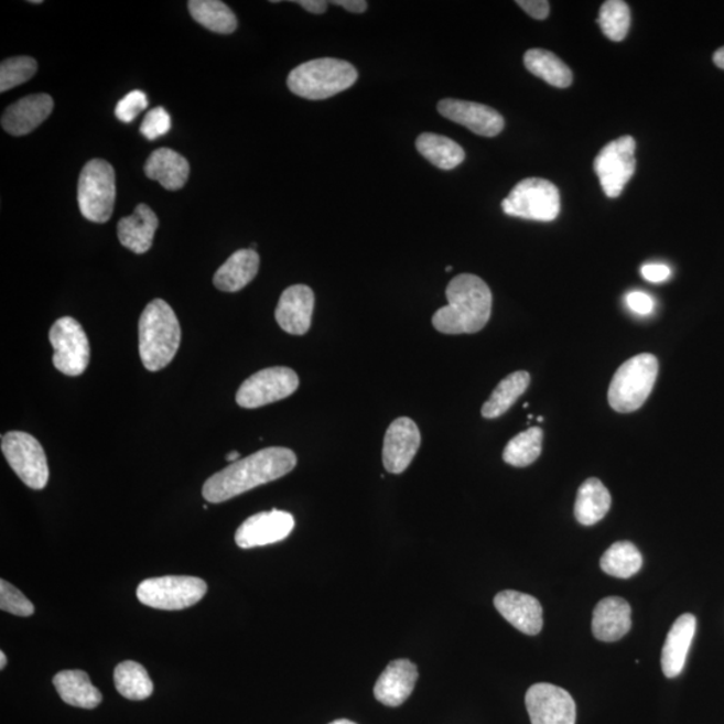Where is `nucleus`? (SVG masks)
<instances>
[{
	"instance_id": "7c9ffc66",
	"label": "nucleus",
	"mask_w": 724,
	"mask_h": 724,
	"mask_svg": "<svg viewBox=\"0 0 724 724\" xmlns=\"http://www.w3.org/2000/svg\"><path fill=\"white\" fill-rule=\"evenodd\" d=\"M188 10L197 23L214 33L231 34L238 28L237 17L220 0H191Z\"/></svg>"
},
{
	"instance_id": "7ed1b4c3",
	"label": "nucleus",
	"mask_w": 724,
	"mask_h": 724,
	"mask_svg": "<svg viewBox=\"0 0 724 724\" xmlns=\"http://www.w3.org/2000/svg\"><path fill=\"white\" fill-rule=\"evenodd\" d=\"M181 324L163 300L148 303L139 321V350L142 365L158 372L170 365L181 346Z\"/></svg>"
},
{
	"instance_id": "aec40b11",
	"label": "nucleus",
	"mask_w": 724,
	"mask_h": 724,
	"mask_svg": "<svg viewBox=\"0 0 724 724\" xmlns=\"http://www.w3.org/2000/svg\"><path fill=\"white\" fill-rule=\"evenodd\" d=\"M53 108V98L45 93L21 98L4 110L2 127L12 136L29 134L52 115Z\"/></svg>"
},
{
	"instance_id": "e433bc0d",
	"label": "nucleus",
	"mask_w": 724,
	"mask_h": 724,
	"mask_svg": "<svg viewBox=\"0 0 724 724\" xmlns=\"http://www.w3.org/2000/svg\"><path fill=\"white\" fill-rule=\"evenodd\" d=\"M0 609L21 617L34 614V605L30 599L6 580L0 581Z\"/></svg>"
},
{
	"instance_id": "a18cd8bd",
	"label": "nucleus",
	"mask_w": 724,
	"mask_h": 724,
	"mask_svg": "<svg viewBox=\"0 0 724 724\" xmlns=\"http://www.w3.org/2000/svg\"><path fill=\"white\" fill-rule=\"evenodd\" d=\"M713 60H714V64L724 71V46L717 48V51L714 53Z\"/></svg>"
},
{
	"instance_id": "58836bf2",
	"label": "nucleus",
	"mask_w": 724,
	"mask_h": 724,
	"mask_svg": "<svg viewBox=\"0 0 724 724\" xmlns=\"http://www.w3.org/2000/svg\"><path fill=\"white\" fill-rule=\"evenodd\" d=\"M148 108V98L144 91L133 90L128 93L122 100L117 104L115 114L117 119L129 123L138 119L139 115Z\"/></svg>"
},
{
	"instance_id": "79ce46f5",
	"label": "nucleus",
	"mask_w": 724,
	"mask_h": 724,
	"mask_svg": "<svg viewBox=\"0 0 724 724\" xmlns=\"http://www.w3.org/2000/svg\"><path fill=\"white\" fill-rule=\"evenodd\" d=\"M641 275L644 280L651 283H661L668 280L671 275V269L661 263H648L642 266Z\"/></svg>"
},
{
	"instance_id": "c9c22d12",
	"label": "nucleus",
	"mask_w": 724,
	"mask_h": 724,
	"mask_svg": "<svg viewBox=\"0 0 724 724\" xmlns=\"http://www.w3.org/2000/svg\"><path fill=\"white\" fill-rule=\"evenodd\" d=\"M39 71V64L31 57H14L2 62L0 65V91H9L17 88Z\"/></svg>"
},
{
	"instance_id": "f704fd0d",
	"label": "nucleus",
	"mask_w": 724,
	"mask_h": 724,
	"mask_svg": "<svg viewBox=\"0 0 724 724\" xmlns=\"http://www.w3.org/2000/svg\"><path fill=\"white\" fill-rule=\"evenodd\" d=\"M597 22L606 39L614 42L625 40L630 28L629 6L623 0H608L599 10Z\"/></svg>"
},
{
	"instance_id": "de8ad7c7",
	"label": "nucleus",
	"mask_w": 724,
	"mask_h": 724,
	"mask_svg": "<svg viewBox=\"0 0 724 724\" xmlns=\"http://www.w3.org/2000/svg\"><path fill=\"white\" fill-rule=\"evenodd\" d=\"M6 666H8V658H6V653L3 651H0V668L4 670Z\"/></svg>"
},
{
	"instance_id": "3c124183",
	"label": "nucleus",
	"mask_w": 724,
	"mask_h": 724,
	"mask_svg": "<svg viewBox=\"0 0 724 724\" xmlns=\"http://www.w3.org/2000/svg\"><path fill=\"white\" fill-rule=\"evenodd\" d=\"M453 270V266H449V268H445V271H451Z\"/></svg>"
},
{
	"instance_id": "b1692460",
	"label": "nucleus",
	"mask_w": 724,
	"mask_h": 724,
	"mask_svg": "<svg viewBox=\"0 0 724 724\" xmlns=\"http://www.w3.org/2000/svg\"><path fill=\"white\" fill-rule=\"evenodd\" d=\"M144 171L151 181L159 182L165 190L177 191L188 182L190 163L181 153L160 148L148 158Z\"/></svg>"
},
{
	"instance_id": "6ab92c4d",
	"label": "nucleus",
	"mask_w": 724,
	"mask_h": 724,
	"mask_svg": "<svg viewBox=\"0 0 724 724\" xmlns=\"http://www.w3.org/2000/svg\"><path fill=\"white\" fill-rule=\"evenodd\" d=\"M419 678L418 668L407 659L393 660L375 685V698L388 707H399L411 696Z\"/></svg>"
},
{
	"instance_id": "f03ea898",
	"label": "nucleus",
	"mask_w": 724,
	"mask_h": 724,
	"mask_svg": "<svg viewBox=\"0 0 724 724\" xmlns=\"http://www.w3.org/2000/svg\"><path fill=\"white\" fill-rule=\"evenodd\" d=\"M449 305L433 314L432 325L444 334L478 333L491 317L493 294L487 283L474 274H461L449 283Z\"/></svg>"
},
{
	"instance_id": "ddd939ff",
	"label": "nucleus",
	"mask_w": 724,
	"mask_h": 724,
	"mask_svg": "<svg viewBox=\"0 0 724 724\" xmlns=\"http://www.w3.org/2000/svg\"><path fill=\"white\" fill-rule=\"evenodd\" d=\"M531 724H575L577 710L568 691L549 683L531 685L526 694Z\"/></svg>"
},
{
	"instance_id": "473e14b6",
	"label": "nucleus",
	"mask_w": 724,
	"mask_h": 724,
	"mask_svg": "<svg viewBox=\"0 0 724 724\" xmlns=\"http://www.w3.org/2000/svg\"><path fill=\"white\" fill-rule=\"evenodd\" d=\"M603 571L616 579H630L640 572L642 555L634 543L616 542L606 550L599 561Z\"/></svg>"
},
{
	"instance_id": "393cba45",
	"label": "nucleus",
	"mask_w": 724,
	"mask_h": 724,
	"mask_svg": "<svg viewBox=\"0 0 724 724\" xmlns=\"http://www.w3.org/2000/svg\"><path fill=\"white\" fill-rule=\"evenodd\" d=\"M259 263L261 259L257 251L246 249L234 252L215 272V288L226 293L239 292L257 277Z\"/></svg>"
},
{
	"instance_id": "a19ab883",
	"label": "nucleus",
	"mask_w": 724,
	"mask_h": 724,
	"mask_svg": "<svg viewBox=\"0 0 724 724\" xmlns=\"http://www.w3.org/2000/svg\"><path fill=\"white\" fill-rule=\"evenodd\" d=\"M517 4L534 20L543 21L549 15L550 3L547 0H518Z\"/></svg>"
},
{
	"instance_id": "c756f323",
	"label": "nucleus",
	"mask_w": 724,
	"mask_h": 724,
	"mask_svg": "<svg viewBox=\"0 0 724 724\" xmlns=\"http://www.w3.org/2000/svg\"><path fill=\"white\" fill-rule=\"evenodd\" d=\"M530 375L525 370H518L506 377L494 389V392L482 408V417L497 419L503 417L528 389Z\"/></svg>"
},
{
	"instance_id": "c85d7f7f",
	"label": "nucleus",
	"mask_w": 724,
	"mask_h": 724,
	"mask_svg": "<svg viewBox=\"0 0 724 724\" xmlns=\"http://www.w3.org/2000/svg\"><path fill=\"white\" fill-rule=\"evenodd\" d=\"M417 148L420 154L429 160L431 164L444 171L456 169L466 159V152L457 142L441 134H420L417 140Z\"/></svg>"
},
{
	"instance_id": "0eeeda50",
	"label": "nucleus",
	"mask_w": 724,
	"mask_h": 724,
	"mask_svg": "<svg viewBox=\"0 0 724 724\" xmlns=\"http://www.w3.org/2000/svg\"><path fill=\"white\" fill-rule=\"evenodd\" d=\"M504 213L516 218L553 221L561 212L559 188L552 182L529 177L519 182L503 202Z\"/></svg>"
},
{
	"instance_id": "6e6552de",
	"label": "nucleus",
	"mask_w": 724,
	"mask_h": 724,
	"mask_svg": "<svg viewBox=\"0 0 724 724\" xmlns=\"http://www.w3.org/2000/svg\"><path fill=\"white\" fill-rule=\"evenodd\" d=\"M207 584L202 579L190 575H165L148 579L138 587L141 604L161 610H182L190 608L206 596Z\"/></svg>"
},
{
	"instance_id": "49530a36",
	"label": "nucleus",
	"mask_w": 724,
	"mask_h": 724,
	"mask_svg": "<svg viewBox=\"0 0 724 724\" xmlns=\"http://www.w3.org/2000/svg\"><path fill=\"white\" fill-rule=\"evenodd\" d=\"M239 457H240V454L238 453V451H231V453L227 454L226 460L228 462L235 463V462L239 461Z\"/></svg>"
},
{
	"instance_id": "a211bd4d",
	"label": "nucleus",
	"mask_w": 724,
	"mask_h": 724,
	"mask_svg": "<svg viewBox=\"0 0 724 724\" xmlns=\"http://www.w3.org/2000/svg\"><path fill=\"white\" fill-rule=\"evenodd\" d=\"M495 608L514 628L525 635L534 636L543 627V610L540 602L530 594L504 591L494 598Z\"/></svg>"
},
{
	"instance_id": "4be33fe9",
	"label": "nucleus",
	"mask_w": 724,
	"mask_h": 724,
	"mask_svg": "<svg viewBox=\"0 0 724 724\" xmlns=\"http://www.w3.org/2000/svg\"><path fill=\"white\" fill-rule=\"evenodd\" d=\"M695 633L696 618L694 615L685 614L673 623L668 633L663 651H661V668L667 678H677L682 673Z\"/></svg>"
},
{
	"instance_id": "ea45409f",
	"label": "nucleus",
	"mask_w": 724,
	"mask_h": 724,
	"mask_svg": "<svg viewBox=\"0 0 724 724\" xmlns=\"http://www.w3.org/2000/svg\"><path fill=\"white\" fill-rule=\"evenodd\" d=\"M627 305L636 314L648 315L653 312L655 302L646 293L633 292L627 295Z\"/></svg>"
},
{
	"instance_id": "423d86ee",
	"label": "nucleus",
	"mask_w": 724,
	"mask_h": 724,
	"mask_svg": "<svg viewBox=\"0 0 724 724\" xmlns=\"http://www.w3.org/2000/svg\"><path fill=\"white\" fill-rule=\"evenodd\" d=\"M116 202V175L114 166L101 159L90 160L80 172L78 206L84 218L107 223L114 215Z\"/></svg>"
},
{
	"instance_id": "cd10ccee",
	"label": "nucleus",
	"mask_w": 724,
	"mask_h": 724,
	"mask_svg": "<svg viewBox=\"0 0 724 724\" xmlns=\"http://www.w3.org/2000/svg\"><path fill=\"white\" fill-rule=\"evenodd\" d=\"M523 64L531 74L555 88L565 89L573 83L572 71L554 53L544 48H530L525 54Z\"/></svg>"
},
{
	"instance_id": "37998d69",
	"label": "nucleus",
	"mask_w": 724,
	"mask_h": 724,
	"mask_svg": "<svg viewBox=\"0 0 724 724\" xmlns=\"http://www.w3.org/2000/svg\"><path fill=\"white\" fill-rule=\"evenodd\" d=\"M332 3L339 6V8H343L346 11L353 12V14H361V12H365L368 9V3L365 2V0H334Z\"/></svg>"
},
{
	"instance_id": "f257e3e1",
	"label": "nucleus",
	"mask_w": 724,
	"mask_h": 724,
	"mask_svg": "<svg viewBox=\"0 0 724 724\" xmlns=\"http://www.w3.org/2000/svg\"><path fill=\"white\" fill-rule=\"evenodd\" d=\"M296 455L284 447H269L245 460L231 463L208 478L203 486V497L209 504H221L258 486L292 473Z\"/></svg>"
},
{
	"instance_id": "2eb2a0df",
	"label": "nucleus",
	"mask_w": 724,
	"mask_h": 724,
	"mask_svg": "<svg viewBox=\"0 0 724 724\" xmlns=\"http://www.w3.org/2000/svg\"><path fill=\"white\" fill-rule=\"evenodd\" d=\"M422 435L410 418H399L389 425L383 437L382 463L388 473H404L418 454Z\"/></svg>"
},
{
	"instance_id": "412c9836",
	"label": "nucleus",
	"mask_w": 724,
	"mask_h": 724,
	"mask_svg": "<svg viewBox=\"0 0 724 724\" xmlns=\"http://www.w3.org/2000/svg\"><path fill=\"white\" fill-rule=\"evenodd\" d=\"M633 627V610L624 598L608 597L602 599L594 608L592 630L599 641L623 639Z\"/></svg>"
},
{
	"instance_id": "c03bdc74",
	"label": "nucleus",
	"mask_w": 724,
	"mask_h": 724,
	"mask_svg": "<svg viewBox=\"0 0 724 724\" xmlns=\"http://www.w3.org/2000/svg\"><path fill=\"white\" fill-rule=\"evenodd\" d=\"M295 3L301 6L302 9L312 12V14H324L327 9V2L325 0H299Z\"/></svg>"
},
{
	"instance_id": "5701e85b",
	"label": "nucleus",
	"mask_w": 724,
	"mask_h": 724,
	"mask_svg": "<svg viewBox=\"0 0 724 724\" xmlns=\"http://www.w3.org/2000/svg\"><path fill=\"white\" fill-rule=\"evenodd\" d=\"M159 219L147 204H139L132 215L122 218L117 225L120 244L134 253H145L151 249Z\"/></svg>"
},
{
	"instance_id": "dca6fc26",
	"label": "nucleus",
	"mask_w": 724,
	"mask_h": 724,
	"mask_svg": "<svg viewBox=\"0 0 724 724\" xmlns=\"http://www.w3.org/2000/svg\"><path fill=\"white\" fill-rule=\"evenodd\" d=\"M437 110L445 119L460 123L483 138H495L505 128L504 117L487 105L445 98L437 104Z\"/></svg>"
},
{
	"instance_id": "f3484780",
	"label": "nucleus",
	"mask_w": 724,
	"mask_h": 724,
	"mask_svg": "<svg viewBox=\"0 0 724 724\" xmlns=\"http://www.w3.org/2000/svg\"><path fill=\"white\" fill-rule=\"evenodd\" d=\"M315 296L306 284H294L281 295L275 311L278 325L289 334L302 336L311 329Z\"/></svg>"
},
{
	"instance_id": "20e7f679",
	"label": "nucleus",
	"mask_w": 724,
	"mask_h": 724,
	"mask_svg": "<svg viewBox=\"0 0 724 724\" xmlns=\"http://www.w3.org/2000/svg\"><path fill=\"white\" fill-rule=\"evenodd\" d=\"M356 67L337 58H320L305 62L290 72L288 86L295 96L306 100H326L355 85Z\"/></svg>"
},
{
	"instance_id": "09e8293b",
	"label": "nucleus",
	"mask_w": 724,
	"mask_h": 724,
	"mask_svg": "<svg viewBox=\"0 0 724 724\" xmlns=\"http://www.w3.org/2000/svg\"><path fill=\"white\" fill-rule=\"evenodd\" d=\"M329 724H357V723L348 721V720H338V721H334Z\"/></svg>"
},
{
	"instance_id": "a878e982",
	"label": "nucleus",
	"mask_w": 724,
	"mask_h": 724,
	"mask_svg": "<svg viewBox=\"0 0 724 724\" xmlns=\"http://www.w3.org/2000/svg\"><path fill=\"white\" fill-rule=\"evenodd\" d=\"M55 690L62 701L73 707L93 710L102 702V694L91 684L85 671H61L53 679Z\"/></svg>"
},
{
	"instance_id": "8fccbe9b",
	"label": "nucleus",
	"mask_w": 724,
	"mask_h": 724,
	"mask_svg": "<svg viewBox=\"0 0 724 724\" xmlns=\"http://www.w3.org/2000/svg\"><path fill=\"white\" fill-rule=\"evenodd\" d=\"M29 3L41 4L42 2H41V0H34V2H29Z\"/></svg>"
},
{
	"instance_id": "f8f14e48",
	"label": "nucleus",
	"mask_w": 724,
	"mask_h": 724,
	"mask_svg": "<svg viewBox=\"0 0 724 724\" xmlns=\"http://www.w3.org/2000/svg\"><path fill=\"white\" fill-rule=\"evenodd\" d=\"M299 387L300 379L293 369L284 367L262 369L241 383L237 402L241 408L253 410L289 398Z\"/></svg>"
},
{
	"instance_id": "9d476101",
	"label": "nucleus",
	"mask_w": 724,
	"mask_h": 724,
	"mask_svg": "<svg viewBox=\"0 0 724 724\" xmlns=\"http://www.w3.org/2000/svg\"><path fill=\"white\" fill-rule=\"evenodd\" d=\"M48 338L54 349V367L66 376L83 375L90 361V345L79 322L72 317L55 321Z\"/></svg>"
},
{
	"instance_id": "39448f33",
	"label": "nucleus",
	"mask_w": 724,
	"mask_h": 724,
	"mask_svg": "<svg viewBox=\"0 0 724 724\" xmlns=\"http://www.w3.org/2000/svg\"><path fill=\"white\" fill-rule=\"evenodd\" d=\"M659 361L653 355H642L625 361L610 381L608 400L616 412L629 413L639 410L655 387Z\"/></svg>"
},
{
	"instance_id": "9b49d317",
	"label": "nucleus",
	"mask_w": 724,
	"mask_h": 724,
	"mask_svg": "<svg viewBox=\"0 0 724 724\" xmlns=\"http://www.w3.org/2000/svg\"><path fill=\"white\" fill-rule=\"evenodd\" d=\"M636 141L633 136L606 144L594 160V172L598 176L604 194L615 199L623 194L625 185L636 171Z\"/></svg>"
},
{
	"instance_id": "bb28decb",
	"label": "nucleus",
	"mask_w": 724,
	"mask_h": 724,
	"mask_svg": "<svg viewBox=\"0 0 724 724\" xmlns=\"http://www.w3.org/2000/svg\"><path fill=\"white\" fill-rule=\"evenodd\" d=\"M612 506L608 488L596 478L587 479L581 485L574 505L575 519L581 525L592 526L602 521Z\"/></svg>"
},
{
	"instance_id": "4c0bfd02",
	"label": "nucleus",
	"mask_w": 724,
	"mask_h": 724,
	"mask_svg": "<svg viewBox=\"0 0 724 724\" xmlns=\"http://www.w3.org/2000/svg\"><path fill=\"white\" fill-rule=\"evenodd\" d=\"M171 126L169 111L163 107H159L148 111L144 121L141 123L140 132L148 140H156L169 133Z\"/></svg>"
},
{
	"instance_id": "1a4fd4ad",
	"label": "nucleus",
	"mask_w": 724,
	"mask_h": 724,
	"mask_svg": "<svg viewBox=\"0 0 724 724\" xmlns=\"http://www.w3.org/2000/svg\"><path fill=\"white\" fill-rule=\"evenodd\" d=\"M2 453L10 467L33 490H42L48 482V464L45 451L34 436L12 431L2 436Z\"/></svg>"
},
{
	"instance_id": "2f4dec72",
	"label": "nucleus",
	"mask_w": 724,
	"mask_h": 724,
	"mask_svg": "<svg viewBox=\"0 0 724 724\" xmlns=\"http://www.w3.org/2000/svg\"><path fill=\"white\" fill-rule=\"evenodd\" d=\"M115 684L120 695L129 701H144L153 692V683L145 668L131 660L116 667Z\"/></svg>"
},
{
	"instance_id": "72a5a7b5",
	"label": "nucleus",
	"mask_w": 724,
	"mask_h": 724,
	"mask_svg": "<svg viewBox=\"0 0 724 724\" xmlns=\"http://www.w3.org/2000/svg\"><path fill=\"white\" fill-rule=\"evenodd\" d=\"M543 431L540 426L518 433L507 443L504 451V461L514 467H528L533 464L542 453Z\"/></svg>"
},
{
	"instance_id": "4468645a",
	"label": "nucleus",
	"mask_w": 724,
	"mask_h": 724,
	"mask_svg": "<svg viewBox=\"0 0 724 724\" xmlns=\"http://www.w3.org/2000/svg\"><path fill=\"white\" fill-rule=\"evenodd\" d=\"M294 526L295 519L288 511L274 509L258 512L239 526L235 533V542L240 549L268 547L287 540Z\"/></svg>"
}]
</instances>
